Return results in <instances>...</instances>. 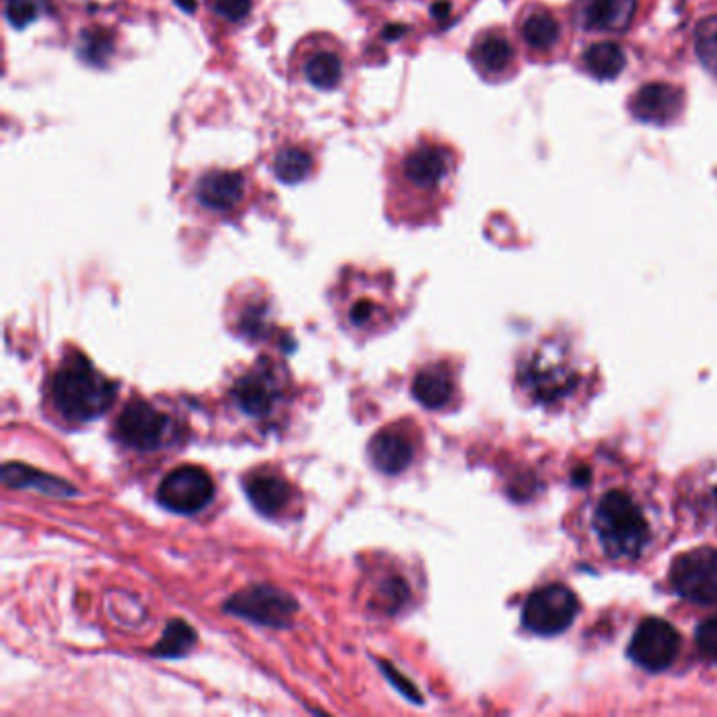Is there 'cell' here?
I'll return each instance as SVG.
<instances>
[{"mask_svg":"<svg viewBox=\"0 0 717 717\" xmlns=\"http://www.w3.org/2000/svg\"><path fill=\"white\" fill-rule=\"evenodd\" d=\"M116 383L103 377L87 356L72 351L51 377L53 406L66 419L93 421L101 417L116 397Z\"/></svg>","mask_w":717,"mask_h":717,"instance_id":"6da1fadb","label":"cell"},{"mask_svg":"<svg viewBox=\"0 0 717 717\" xmlns=\"http://www.w3.org/2000/svg\"><path fill=\"white\" fill-rule=\"evenodd\" d=\"M592 528L600 549L613 560H638L652 539L648 512L625 491H610L597 498Z\"/></svg>","mask_w":717,"mask_h":717,"instance_id":"7a4b0ae2","label":"cell"},{"mask_svg":"<svg viewBox=\"0 0 717 717\" xmlns=\"http://www.w3.org/2000/svg\"><path fill=\"white\" fill-rule=\"evenodd\" d=\"M298 610V600L273 585H250L225 602V613L273 629L289 627Z\"/></svg>","mask_w":717,"mask_h":717,"instance_id":"3957f363","label":"cell"},{"mask_svg":"<svg viewBox=\"0 0 717 717\" xmlns=\"http://www.w3.org/2000/svg\"><path fill=\"white\" fill-rule=\"evenodd\" d=\"M671 587L696 604L717 602V549L698 547L677 556L671 564Z\"/></svg>","mask_w":717,"mask_h":717,"instance_id":"277c9868","label":"cell"},{"mask_svg":"<svg viewBox=\"0 0 717 717\" xmlns=\"http://www.w3.org/2000/svg\"><path fill=\"white\" fill-rule=\"evenodd\" d=\"M579 613V600L567 585H545L533 592L524 604V625L539 636H558L567 631Z\"/></svg>","mask_w":717,"mask_h":717,"instance_id":"5b68a950","label":"cell"},{"mask_svg":"<svg viewBox=\"0 0 717 717\" xmlns=\"http://www.w3.org/2000/svg\"><path fill=\"white\" fill-rule=\"evenodd\" d=\"M215 495V484L209 471L197 466H181L169 471L158 486V503L169 512L192 516L202 512Z\"/></svg>","mask_w":717,"mask_h":717,"instance_id":"8992f818","label":"cell"},{"mask_svg":"<svg viewBox=\"0 0 717 717\" xmlns=\"http://www.w3.org/2000/svg\"><path fill=\"white\" fill-rule=\"evenodd\" d=\"M171 421L146 400H131L116 421V436L124 446L148 452L167 442Z\"/></svg>","mask_w":717,"mask_h":717,"instance_id":"52a82bcc","label":"cell"},{"mask_svg":"<svg viewBox=\"0 0 717 717\" xmlns=\"http://www.w3.org/2000/svg\"><path fill=\"white\" fill-rule=\"evenodd\" d=\"M680 652V634L663 618L650 617L642 620L629 643L631 659L648 671L668 669Z\"/></svg>","mask_w":717,"mask_h":717,"instance_id":"ba28073f","label":"cell"},{"mask_svg":"<svg viewBox=\"0 0 717 717\" xmlns=\"http://www.w3.org/2000/svg\"><path fill=\"white\" fill-rule=\"evenodd\" d=\"M232 397L236 406L247 413L248 417L264 419L272 413L282 397V388L276 379L272 365L259 360L255 369L245 372L232 388Z\"/></svg>","mask_w":717,"mask_h":717,"instance_id":"9c48e42d","label":"cell"},{"mask_svg":"<svg viewBox=\"0 0 717 717\" xmlns=\"http://www.w3.org/2000/svg\"><path fill=\"white\" fill-rule=\"evenodd\" d=\"M684 110V91L669 82H650L629 101V112L650 124L673 123Z\"/></svg>","mask_w":717,"mask_h":717,"instance_id":"30bf717a","label":"cell"},{"mask_svg":"<svg viewBox=\"0 0 717 717\" xmlns=\"http://www.w3.org/2000/svg\"><path fill=\"white\" fill-rule=\"evenodd\" d=\"M526 383L533 396L539 400H556L567 396L576 383V377L567 362L549 351L537 354L526 367Z\"/></svg>","mask_w":717,"mask_h":717,"instance_id":"8fae6325","label":"cell"},{"mask_svg":"<svg viewBox=\"0 0 717 717\" xmlns=\"http://www.w3.org/2000/svg\"><path fill=\"white\" fill-rule=\"evenodd\" d=\"M638 9V0H583L581 24L597 32L627 30Z\"/></svg>","mask_w":717,"mask_h":717,"instance_id":"7c38bea8","label":"cell"},{"mask_svg":"<svg viewBox=\"0 0 717 717\" xmlns=\"http://www.w3.org/2000/svg\"><path fill=\"white\" fill-rule=\"evenodd\" d=\"M369 455L377 470L396 475L411 466L415 457V446L406 434L396 429H383L372 438Z\"/></svg>","mask_w":717,"mask_h":717,"instance_id":"4fadbf2b","label":"cell"},{"mask_svg":"<svg viewBox=\"0 0 717 717\" xmlns=\"http://www.w3.org/2000/svg\"><path fill=\"white\" fill-rule=\"evenodd\" d=\"M450 167L448 152L438 146H421L404 160V177L421 190L436 188Z\"/></svg>","mask_w":717,"mask_h":717,"instance_id":"5bb4252c","label":"cell"},{"mask_svg":"<svg viewBox=\"0 0 717 717\" xmlns=\"http://www.w3.org/2000/svg\"><path fill=\"white\" fill-rule=\"evenodd\" d=\"M245 197V177L234 171H211L200 179L199 200L213 211H232Z\"/></svg>","mask_w":717,"mask_h":717,"instance_id":"9a60e30c","label":"cell"},{"mask_svg":"<svg viewBox=\"0 0 717 717\" xmlns=\"http://www.w3.org/2000/svg\"><path fill=\"white\" fill-rule=\"evenodd\" d=\"M245 491L253 507L264 516H278L291 498L289 482L268 471L250 475L245 482Z\"/></svg>","mask_w":717,"mask_h":717,"instance_id":"2e32d148","label":"cell"},{"mask_svg":"<svg viewBox=\"0 0 717 717\" xmlns=\"http://www.w3.org/2000/svg\"><path fill=\"white\" fill-rule=\"evenodd\" d=\"M2 480L11 489H34L43 495L61 496V498L76 495V489L70 482L55 478L51 473L32 470L24 463H4Z\"/></svg>","mask_w":717,"mask_h":717,"instance_id":"e0dca14e","label":"cell"},{"mask_svg":"<svg viewBox=\"0 0 717 717\" xmlns=\"http://www.w3.org/2000/svg\"><path fill=\"white\" fill-rule=\"evenodd\" d=\"M470 55L473 66L482 75H501L514 61V47H512V43L503 34L489 32V34H482L473 43Z\"/></svg>","mask_w":717,"mask_h":717,"instance_id":"ac0fdd59","label":"cell"},{"mask_svg":"<svg viewBox=\"0 0 717 717\" xmlns=\"http://www.w3.org/2000/svg\"><path fill=\"white\" fill-rule=\"evenodd\" d=\"M452 394H455V383L450 372L442 365L425 367L423 371L417 372L413 381V396L417 397V402L425 408L432 411L445 408Z\"/></svg>","mask_w":717,"mask_h":717,"instance_id":"d6986e66","label":"cell"},{"mask_svg":"<svg viewBox=\"0 0 717 717\" xmlns=\"http://www.w3.org/2000/svg\"><path fill=\"white\" fill-rule=\"evenodd\" d=\"M197 642H199L197 629L181 618H173V620H169L160 640L149 650V654L158 657V659H179V657H186L197 646Z\"/></svg>","mask_w":717,"mask_h":717,"instance_id":"ffe728a7","label":"cell"},{"mask_svg":"<svg viewBox=\"0 0 717 717\" xmlns=\"http://www.w3.org/2000/svg\"><path fill=\"white\" fill-rule=\"evenodd\" d=\"M583 61L590 75L600 80H613L623 72L627 57L617 43H597L587 49Z\"/></svg>","mask_w":717,"mask_h":717,"instance_id":"44dd1931","label":"cell"},{"mask_svg":"<svg viewBox=\"0 0 717 717\" xmlns=\"http://www.w3.org/2000/svg\"><path fill=\"white\" fill-rule=\"evenodd\" d=\"M303 72L316 89H322V91L335 89L344 75L341 57L333 51H318L305 61Z\"/></svg>","mask_w":717,"mask_h":717,"instance_id":"7402d4cb","label":"cell"},{"mask_svg":"<svg viewBox=\"0 0 717 717\" xmlns=\"http://www.w3.org/2000/svg\"><path fill=\"white\" fill-rule=\"evenodd\" d=\"M522 36L530 49H551L560 38V24L547 11H533L522 25Z\"/></svg>","mask_w":717,"mask_h":717,"instance_id":"603a6c76","label":"cell"},{"mask_svg":"<svg viewBox=\"0 0 717 717\" xmlns=\"http://www.w3.org/2000/svg\"><path fill=\"white\" fill-rule=\"evenodd\" d=\"M80 57L96 68H103L108 66L112 53H114V38L110 32L101 30V27H91L85 30L80 36V47H78Z\"/></svg>","mask_w":717,"mask_h":717,"instance_id":"cb8c5ba5","label":"cell"},{"mask_svg":"<svg viewBox=\"0 0 717 717\" xmlns=\"http://www.w3.org/2000/svg\"><path fill=\"white\" fill-rule=\"evenodd\" d=\"M312 171V156L307 152L299 148L282 149L276 160H273V173L284 181L295 186L299 181H303Z\"/></svg>","mask_w":717,"mask_h":717,"instance_id":"d4e9b609","label":"cell"},{"mask_svg":"<svg viewBox=\"0 0 717 717\" xmlns=\"http://www.w3.org/2000/svg\"><path fill=\"white\" fill-rule=\"evenodd\" d=\"M694 45L703 66L717 75V15L707 18L696 25Z\"/></svg>","mask_w":717,"mask_h":717,"instance_id":"484cf974","label":"cell"},{"mask_svg":"<svg viewBox=\"0 0 717 717\" xmlns=\"http://www.w3.org/2000/svg\"><path fill=\"white\" fill-rule=\"evenodd\" d=\"M408 597H411V590L406 581L400 576L385 579L377 592V602L385 613H397L408 602Z\"/></svg>","mask_w":717,"mask_h":717,"instance_id":"4316f807","label":"cell"},{"mask_svg":"<svg viewBox=\"0 0 717 717\" xmlns=\"http://www.w3.org/2000/svg\"><path fill=\"white\" fill-rule=\"evenodd\" d=\"M47 9V0H7V20L15 27L34 24Z\"/></svg>","mask_w":717,"mask_h":717,"instance_id":"83f0119b","label":"cell"},{"mask_svg":"<svg viewBox=\"0 0 717 717\" xmlns=\"http://www.w3.org/2000/svg\"><path fill=\"white\" fill-rule=\"evenodd\" d=\"M696 646L703 657L717 661V615L707 618L696 629Z\"/></svg>","mask_w":717,"mask_h":717,"instance_id":"f1b7e54d","label":"cell"},{"mask_svg":"<svg viewBox=\"0 0 717 717\" xmlns=\"http://www.w3.org/2000/svg\"><path fill=\"white\" fill-rule=\"evenodd\" d=\"M253 0H213L215 11L227 22H240L250 13Z\"/></svg>","mask_w":717,"mask_h":717,"instance_id":"f546056e","label":"cell"},{"mask_svg":"<svg viewBox=\"0 0 717 717\" xmlns=\"http://www.w3.org/2000/svg\"><path fill=\"white\" fill-rule=\"evenodd\" d=\"M379 668H381V671L388 675V680L396 686L400 693L404 694V696H408V698H413L415 703H421V694L411 686L408 680H404V677L397 673L392 663H383V661H379Z\"/></svg>","mask_w":717,"mask_h":717,"instance_id":"4dcf8cb0","label":"cell"},{"mask_svg":"<svg viewBox=\"0 0 717 717\" xmlns=\"http://www.w3.org/2000/svg\"><path fill=\"white\" fill-rule=\"evenodd\" d=\"M372 316H374V303L371 301H358L349 314V318L356 326H367L372 321Z\"/></svg>","mask_w":717,"mask_h":717,"instance_id":"1f68e13d","label":"cell"},{"mask_svg":"<svg viewBox=\"0 0 717 717\" xmlns=\"http://www.w3.org/2000/svg\"><path fill=\"white\" fill-rule=\"evenodd\" d=\"M432 13L438 18V20H445L446 15L450 13V4L448 2H445V0H440L438 4H434V9H432Z\"/></svg>","mask_w":717,"mask_h":717,"instance_id":"d6a6232c","label":"cell"},{"mask_svg":"<svg viewBox=\"0 0 717 717\" xmlns=\"http://www.w3.org/2000/svg\"><path fill=\"white\" fill-rule=\"evenodd\" d=\"M179 4H181L183 9H188V11H194V0H179Z\"/></svg>","mask_w":717,"mask_h":717,"instance_id":"836d02e7","label":"cell"}]
</instances>
